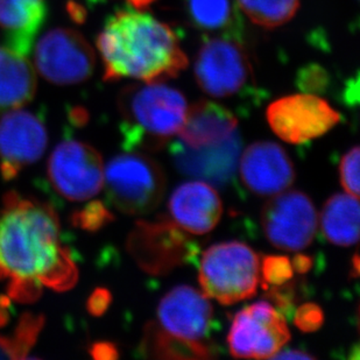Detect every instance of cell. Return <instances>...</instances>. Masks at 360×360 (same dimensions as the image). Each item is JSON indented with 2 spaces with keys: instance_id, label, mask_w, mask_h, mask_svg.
Instances as JSON below:
<instances>
[{
  "instance_id": "2",
  "label": "cell",
  "mask_w": 360,
  "mask_h": 360,
  "mask_svg": "<svg viewBox=\"0 0 360 360\" xmlns=\"http://www.w3.org/2000/svg\"><path fill=\"white\" fill-rule=\"evenodd\" d=\"M104 81L134 79L152 83L177 77L188 58L173 28L140 10L118 8L97 37Z\"/></svg>"
},
{
  "instance_id": "6",
  "label": "cell",
  "mask_w": 360,
  "mask_h": 360,
  "mask_svg": "<svg viewBox=\"0 0 360 360\" xmlns=\"http://www.w3.org/2000/svg\"><path fill=\"white\" fill-rule=\"evenodd\" d=\"M194 70L198 86L214 98H237L255 91L253 68L239 39L221 35L205 39Z\"/></svg>"
},
{
  "instance_id": "27",
  "label": "cell",
  "mask_w": 360,
  "mask_h": 360,
  "mask_svg": "<svg viewBox=\"0 0 360 360\" xmlns=\"http://www.w3.org/2000/svg\"><path fill=\"white\" fill-rule=\"evenodd\" d=\"M115 221L109 209L99 200L86 204L72 216V223L86 231H97Z\"/></svg>"
},
{
  "instance_id": "15",
  "label": "cell",
  "mask_w": 360,
  "mask_h": 360,
  "mask_svg": "<svg viewBox=\"0 0 360 360\" xmlns=\"http://www.w3.org/2000/svg\"><path fill=\"white\" fill-rule=\"evenodd\" d=\"M239 174L245 187L258 196H274L288 189L295 180V169L279 143L258 141L244 150Z\"/></svg>"
},
{
  "instance_id": "36",
  "label": "cell",
  "mask_w": 360,
  "mask_h": 360,
  "mask_svg": "<svg viewBox=\"0 0 360 360\" xmlns=\"http://www.w3.org/2000/svg\"><path fill=\"white\" fill-rule=\"evenodd\" d=\"M272 358L274 359H315L313 354H307L300 350L282 351L274 354Z\"/></svg>"
},
{
  "instance_id": "22",
  "label": "cell",
  "mask_w": 360,
  "mask_h": 360,
  "mask_svg": "<svg viewBox=\"0 0 360 360\" xmlns=\"http://www.w3.org/2000/svg\"><path fill=\"white\" fill-rule=\"evenodd\" d=\"M359 214L358 198L333 195L326 200L321 214L323 235L337 246H352L359 238Z\"/></svg>"
},
{
  "instance_id": "5",
  "label": "cell",
  "mask_w": 360,
  "mask_h": 360,
  "mask_svg": "<svg viewBox=\"0 0 360 360\" xmlns=\"http://www.w3.org/2000/svg\"><path fill=\"white\" fill-rule=\"evenodd\" d=\"M108 203L122 214H145L153 211L166 191V177L152 158L141 153L115 157L104 168Z\"/></svg>"
},
{
  "instance_id": "1",
  "label": "cell",
  "mask_w": 360,
  "mask_h": 360,
  "mask_svg": "<svg viewBox=\"0 0 360 360\" xmlns=\"http://www.w3.org/2000/svg\"><path fill=\"white\" fill-rule=\"evenodd\" d=\"M77 278L72 252L62 244L54 209L8 193L0 211V281L7 282V296L34 302L42 287L63 292Z\"/></svg>"
},
{
  "instance_id": "30",
  "label": "cell",
  "mask_w": 360,
  "mask_h": 360,
  "mask_svg": "<svg viewBox=\"0 0 360 360\" xmlns=\"http://www.w3.org/2000/svg\"><path fill=\"white\" fill-rule=\"evenodd\" d=\"M324 322L322 308L316 303H303L296 309L294 323L302 333H315Z\"/></svg>"
},
{
  "instance_id": "37",
  "label": "cell",
  "mask_w": 360,
  "mask_h": 360,
  "mask_svg": "<svg viewBox=\"0 0 360 360\" xmlns=\"http://www.w3.org/2000/svg\"><path fill=\"white\" fill-rule=\"evenodd\" d=\"M129 6H132L136 10L143 11V8L150 6L155 0H126Z\"/></svg>"
},
{
  "instance_id": "29",
  "label": "cell",
  "mask_w": 360,
  "mask_h": 360,
  "mask_svg": "<svg viewBox=\"0 0 360 360\" xmlns=\"http://www.w3.org/2000/svg\"><path fill=\"white\" fill-rule=\"evenodd\" d=\"M296 84L302 91L317 95V94H323L328 90L330 77L328 72L321 65H306L297 74Z\"/></svg>"
},
{
  "instance_id": "14",
  "label": "cell",
  "mask_w": 360,
  "mask_h": 360,
  "mask_svg": "<svg viewBox=\"0 0 360 360\" xmlns=\"http://www.w3.org/2000/svg\"><path fill=\"white\" fill-rule=\"evenodd\" d=\"M158 326L172 336L203 342L212 326L214 309L204 292L191 285H177L161 299Z\"/></svg>"
},
{
  "instance_id": "4",
  "label": "cell",
  "mask_w": 360,
  "mask_h": 360,
  "mask_svg": "<svg viewBox=\"0 0 360 360\" xmlns=\"http://www.w3.org/2000/svg\"><path fill=\"white\" fill-rule=\"evenodd\" d=\"M198 281L204 295L224 306L250 299L260 283V258L240 241L212 245L202 255Z\"/></svg>"
},
{
  "instance_id": "7",
  "label": "cell",
  "mask_w": 360,
  "mask_h": 360,
  "mask_svg": "<svg viewBox=\"0 0 360 360\" xmlns=\"http://www.w3.org/2000/svg\"><path fill=\"white\" fill-rule=\"evenodd\" d=\"M127 251L140 269L148 274L163 276L191 262L198 245L174 221H136L127 238Z\"/></svg>"
},
{
  "instance_id": "40",
  "label": "cell",
  "mask_w": 360,
  "mask_h": 360,
  "mask_svg": "<svg viewBox=\"0 0 360 360\" xmlns=\"http://www.w3.org/2000/svg\"><path fill=\"white\" fill-rule=\"evenodd\" d=\"M0 358H5V356H4L3 352L0 351Z\"/></svg>"
},
{
  "instance_id": "19",
  "label": "cell",
  "mask_w": 360,
  "mask_h": 360,
  "mask_svg": "<svg viewBox=\"0 0 360 360\" xmlns=\"http://www.w3.org/2000/svg\"><path fill=\"white\" fill-rule=\"evenodd\" d=\"M238 120L224 106L210 101H200L188 109L181 129V143L198 148L221 143L238 131Z\"/></svg>"
},
{
  "instance_id": "11",
  "label": "cell",
  "mask_w": 360,
  "mask_h": 360,
  "mask_svg": "<svg viewBox=\"0 0 360 360\" xmlns=\"http://www.w3.org/2000/svg\"><path fill=\"white\" fill-rule=\"evenodd\" d=\"M317 225L316 207L301 191H282L262 207L264 233L280 250L300 251L308 248L316 235Z\"/></svg>"
},
{
  "instance_id": "26",
  "label": "cell",
  "mask_w": 360,
  "mask_h": 360,
  "mask_svg": "<svg viewBox=\"0 0 360 360\" xmlns=\"http://www.w3.org/2000/svg\"><path fill=\"white\" fill-rule=\"evenodd\" d=\"M262 285L269 289L272 285H279L290 281L294 276L292 262L285 255H266L260 264Z\"/></svg>"
},
{
  "instance_id": "28",
  "label": "cell",
  "mask_w": 360,
  "mask_h": 360,
  "mask_svg": "<svg viewBox=\"0 0 360 360\" xmlns=\"http://www.w3.org/2000/svg\"><path fill=\"white\" fill-rule=\"evenodd\" d=\"M359 147L347 150L340 165V184L347 194L359 196Z\"/></svg>"
},
{
  "instance_id": "10",
  "label": "cell",
  "mask_w": 360,
  "mask_h": 360,
  "mask_svg": "<svg viewBox=\"0 0 360 360\" xmlns=\"http://www.w3.org/2000/svg\"><path fill=\"white\" fill-rule=\"evenodd\" d=\"M289 340L285 317L271 303L262 301L238 311L228 335L232 357L246 359L272 358Z\"/></svg>"
},
{
  "instance_id": "33",
  "label": "cell",
  "mask_w": 360,
  "mask_h": 360,
  "mask_svg": "<svg viewBox=\"0 0 360 360\" xmlns=\"http://www.w3.org/2000/svg\"><path fill=\"white\" fill-rule=\"evenodd\" d=\"M91 354L96 359H116L120 356L116 345L108 342L95 344L92 347Z\"/></svg>"
},
{
  "instance_id": "20",
  "label": "cell",
  "mask_w": 360,
  "mask_h": 360,
  "mask_svg": "<svg viewBox=\"0 0 360 360\" xmlns=\"http://www.w3.org/2000/svg\"><path fill=\"white\" fill-rule=\"evenodd\" d=\"M37 88L38 79L27 56L0 47V116L27 105Z\"/></svg>"
},
{
  "instance_id": "8",
  "label": "cell",
  "mask_w": 360,
  "mask_h": 360,
  "mask_svg": "<svg viewBox=\"0 0 360 360\" xmlns=\"http://www.w3.org/2000/svg\"><path fill=\"white\" fill-rule=\"evenodd\" d=\"M47 173L55 191L72 202L95 198L104 184L101 154L79 140L58 143L48 160Z\"/></svg>"
},
{
  "instance_id": "21",
  "label": "cell",
  "mask_w": 360,
  "mask_h": 360,
  "mask_svg": "<svg viewBox=\"0 0 360 360\" xmlns=\"http://www.w3.org/2000/svg\"><path fill=\"white\" fill-rule=\"evenodd\" d=\"M191 25L205 33L241 40L244 21L235 0H181Z\"/></svg>"
},
{
  "instance_id": "23",
  "label": "cell",
  "mask_w": 360,
  "mask_h": 360,
  "mask_svg": "<svg viewBox=\"0 0 360 360\" xmlns=\"http://www.w3.org/2000/svg\"><path fill=\"white\" fill-rule=\"evenodd\" d=\"M140 354L155 359H210L214 350L204 342H193L172 336L157 322L147 323L140 343Z\"/></svg>"
},
{
  "instance_id": "3",
  "label": "cell",
  "mask_w": 360,
  "mask_h": 360,
  "mask_svg": "<svg viewBox=\"0 0 360 360\" xmlns=\"http://www.w3.org/2000/svg\"><path fill=\"white\" fill-rule=\"evenodd\" d=\"M122 134L127 150H159L180 133L187 99L163 82L132 84L118 97Z\"/></svg>"
},
{
  "instance_id": "13",
  "label": "cell",
  "mask_w": 360,
  "mask_h": 360,
  "mask_svg": "<svg viewBox=\"0 0 360 360\" xmlns=\"http://www.w3.org/2000/svg\"><path fill=\"white\" fill-rule=\"evenodd\" d=\"M48 133L44 118L25 110L4 113L0 120V173L13 180L21 170L42 157Z\"/></svg>"
},
{
  "instance_id": "39",
  "label": "cell",
  "mask_w": 360,
  "mask_h": 360,
  "mask_svg": "<svg viewBox=\"0 0 360 360\" xmlns=\"http://www.w3.org/2000/svg\"><path fill=\"white\" fill-rule=\"evenodd\" d=\"M7 307H8L7 299L0 300V326H3L4 323L6 322L7 315H8Z\"/></svg>"
},
{
  "instance_id": "35",
  "label": "cell",
  "mask_w": 360,
  "mask_h": 360,
  "mask_svg": "<svg viewBox=\"0 0 360 360\" xmlns=\"http://www.w3.org/2000/svg\"><path fill=\"white\" fill-rule=\"evenodd\" d=\"M67 10H68L69 15L75 22H77V24L84 22L85 18H86V11H85L84 7L82 6L81 4L72 0L67 5Z\"/></svg>"
},
{
  "instance_id": "12",
  "label": "cell",
  "mask_w": 360,
  "mask_h": 360,
  "mask_svg": "<svg viewBox=\"0 0 360 360\" xmlns=\"http://www.w3.org/2000/svg\"><path fill=\"white\" fill-rule=\"evenodd\" d=\"M266 116L273 132L294 145L320 138L340 122V113L329 103L308 92L276 99Z\"/></svg>"
},
{
  "instance_id": "31",
  "label": "cell",
  "mask_w": 360,
  "mask_h": 360,
  "mask_svg": "<svg viewBox=\"0 0 360 360\" xmlns=\"http://www.w3.org/2000/svg\"><path fill=\"white\" fill-rule=\"evenodd\" d=\"M267 297L282 313L289 314L299 300V289L295 281H287L279 285H272Z\"/></svg>"
},
{
  "instance_id": "18",
  "label": "cell",
  "mask_w": 360,
  "mask_h": 360,
  "mask_svg": "<svg viewBox=\"0 0 360 360\" xmlns=\"http://www.w3.org/2000/svg\"><path fill=\"white\" fill-rule=\"evenodd\" d=\"M47 18L46 0H0V30L6 47L27 56Z\"/></svg>"
},
{
  "instance_id": "16",
  "label": "cell",
  "mask_w": 360,
  "mask_h": 360,
  "mask_svg": "<svg viewBox=\"0 0 360 360\" xmlns=\"http://www.w3.org/2000/svg\"><path fill=\"white\" fill-rule=\"evenodd\" d=\"M240 150V134L236 131L228 139L211 146L193 148L176 143L172 147V155L181 173L221 187L233 176Z\"/></svg>"
},
{
  "instance_id": "9",
  "label": "cell",
  "mask_w": 360,
  "mask_h": 360,
  "mask_svg": "<svg viewBox=\"0 0 360 360\" xmlns=\"http://www.w3.org/2000/svg\"><path fill=\"white\" fill-rule=\"evenodd\" d=\"M35 67L44 79L58 85H72L90 79L96 65L91 46L79 32L54 28L39 40Z\"/></svg>"
},
{
  "instance_id": "25",
  "label": "cell",
  "mask_w": 360,
  "mask_h": 360,
  "mask_svg": "<svg viewBox=\"0 0 360 360\" xmlns=\"http://www.w3.org/2000/svg\"><path fill=\"white\" fill-rule=\"evenodd\" d=\"M44 326V317L26 314L21 317L13 336L0 335V351L5 358L22 359L34 345L35 340Z\"/></svg>"
},
{
  "instance_id": "38",
  "label": "cell",
  "mask_w": 360,
  "mask_h": 360,
  "mask_svg": "<svg viewBox=\"0 0 360 360\" xmlns=\"http://www.w3.org/2000/svg\"><path fill=\"white\" fill-rule=\"evenodd\" d=\"M359 255H358V252H356L354 255V258H352V262H351V278H358L359 276Z\"/></svg>"
},
{
  "instance_id": "34",
  "label": "cell",
  "mask_w": 360,
  "mask_h": 360,
  "mask_svg": "<svg viewBox=\"0 0 360 360\" xmlns=\"http://www.w3.org/2000/svg\"><path fill=\"white\" fill-rule=\"evenodd\" d=\"M290 262H292V269L299 274H306L313 267V258L309 255H296Z\"/></svg>"
},
{
  "instance_id": "17",
  "label": "cell",
  "mask_w": 360,
  "mask_h": 360,
  "mask_svg": "<svg viewBox=\"0 0 360 360\" xmlns=\"http://www.w3.org/2000/svg\"><path fill=\"white\" fill-rule=\"evenodd\" d=\"M168 210L175 224L184 231L204 235L216 228L223 214V203L214 187L203 181L181 184L173 191Z\"/></svg>"
},
{
  "instance_id": "24",
  "label": "cell",
  "mask_w": 360,
  "mask_h": 360,
  "mask_svg": "<svg viewBox=\"0 0 360 360\" xmlns=\"http://www.w3.org/2000/svg\"><path fill=\"white\" fill-rule=\"evenodd\" d=\"M241 13L264 28H276L292 20L300 0H236Z\"/></svg>"
},
{
  "instance_id": "32",
  "label": "cell",
  "mask_w": 360,
  "mask_h": 360,
  "mask_svg": "<svg viewBox=\"0 0 360 360\" xmlns=\"http://www.w3.org/2000/svg\"><path fill=\"white\" fill-rule=\"evenodd\" d=\"M110 303H111V294L109 290L104 288L96 289L89 299V311L95 316H101L109 309Z\"/></svg>"
}]
</instances>
